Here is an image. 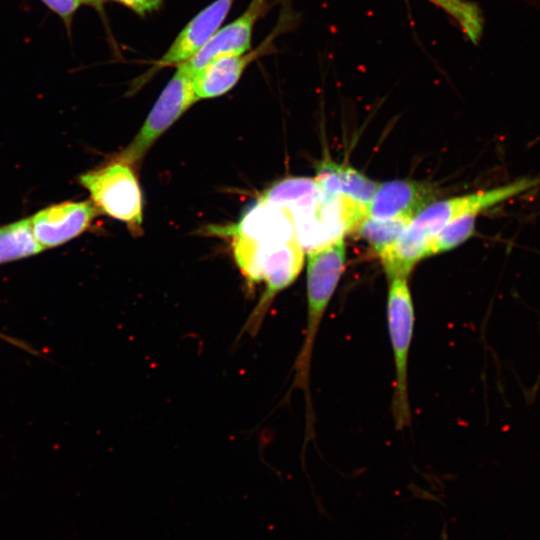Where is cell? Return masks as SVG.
<instances>
[{"mask_svg": "<svg viewBox=\"0 0 540 540\" xmlns=\"http://www.w3.org/2000/svg\"><path fill=\"white\" fill-rule=\"evenodd\" d=\"M540 179L522 178L486 191L434 201L422 209L406 226L394 246L380 259L388 279L408 277L414 266L426 257L431 239L448 223L480 212L524 193Z\"/></svg>", "mask_w": 540, "mask_h": 540, "instance_id": "obj_1", "label": "cell"}, {"mask_svg": "<svg viewBox=\"0 0 540 540\" xmlns=\"http://www.w3.org/2000/svg\"><path fill=\"white\" fill-rule=\"evenodd\" d=\"M234 259L250 285L264 284L259 298L240 335H257L274 298L289 287L304 264V249L297 238L251 240L232 235Z\"/></svg>", "mask_w": 540, "mask_h": 540, "instance_id": "obj_2", "label": "cell"}, {"mask_svg": "<svg viewBox=\"0 0 540 540\" xmlns=\"http://www.w3.org/2000/svg\"><path fill=\"white\" fill-rule=\"evenodd\" d=\"M307 253V318L304 339L295 361L293 388L304 391L308 419L312 414L309 376L314 343L323 316L344 272V238Z\"/></svg>", "mask_w": 540, "mask_h": 540, "instance_id": "obj_3", "label": "cell"}, {"mask_svg": "<svg viewBox=\"0 0 540 540\" xmlns=\"http://www.w3.org/2000/svg\"><path fill=\"white\" fill-rule=\"evenodd\" d=\"M386 315L395 369L392 414L396 428L402 430L411 422L408 365L415 323L407 277L396 276L389 279Z\"/></svg>", "mask_w": 540, "mask_h": 540, "instance_id": "obj_4", "label": "cell"}, {"mask_svg": "<svg viewBox=\"0 0 540 540\" xmlns=\"http://www.w3.org/2000/svg\"><path fill=\"white\" fill-rule=\"evenodd\" d=\"M90 200L104 213L138 232L143 221L142 195L138 180L125 162L116 158L79 176Z\"/></svg>", "mask_w": 540, "mask_h": 540, "instance_id": "obj_5", "label": "cell"}, {"mask_svg": "<svg viewBox=\"0 0 540 540\" xmlns=\"http://www.w3.org/2000/svg\"><path fill=\"white\" fill-rule=\"evenodd\" d=\"M176 66V72L159 95L141 129L116 159L130 166L136 165L155 141L198 101L193 88V73L184 63Z\"/></svg>", "mask_w": 540, "mask_h": 540, "instance_id": "obj_6", "label": "cell"}, {"mask_svg": "<svg viewBox=\"0 0 540 540\" xmlns=\"http://www.w3.org/2000/svg\"><path fill=\"white\" fill-rule=\"evenodd\" d=\"M101 212L91 200L48 206L31 218L36 240L43 249L58 247L80 236Z\"/></svg>", "mask_w": 540, "mask_h": 540, "instance_id": "obj_7", "label": "cell"}, {"mask_svg": "<svg viewBox=\"0 0 540 540\" xmlns=\"http://www.w3.org/2000/svg\"><path fill=\"white\" fill-rule=\"evenodd\" d=\"M438 192L425 182L391 180L381 184L367 206V215L377 219L412 220L422 209L434 202Z\"/></svg>", "mask_w": 540, "mask_h": 540, "instance_id": "obj_8", "label": "cell"}, {"mask_svg": "<svg viewBox=\"0 0 540 540\" xmlns=\"http://www.w3.org/2000/svg\"><path fill=\"white\" fill-rule=\"evenodd\" d=\"M268 7V0H252L238 18L220 28L199 52L183 63L194 74L215 58L250 51L254 26Z\"/></svg>", "mask_w": 540, "mask_h": 540, "instance_id": "obj_9", "label": "cell"}, {"mask_svg": "<svg viewBox=\"0 0 540 540\" xmlns=\"http://www.w3.org/2000/svg\"><path fill=\"white\" fill-rule=\"evenodd\" d=\"M235 0H215L196 14L155 62L157 68L181 64L192 58L220 29Z\"/></svg>", "mask_w": 540, "mask_h": 540, "instance_id": "obj_10", "label": "cell"}, {"mask_svg": "<svg viewBox=\"0 0 540 540\" xmlns=\"http://www.w3.org/2000/svg\"><path fill=\"white\" fill-rule=\"evenodd\" d=\"M266 39L257 49L213 59L193 74V88L198 100L219 97L231 90L247 66L270 46Z\"/></svg>", "mask_w": 540, "mask_h": 540, "instance_id": "obj_11", "label": "cell"}, {"mask_svg": "<svg viewBox=\"0 0 540 540\" xmlns=\"http://www.w3.org/2000/svg\"><path fill=\"white\" fill-rule=\"evenodd\" d=\"M314 179L323 197L344 196L365 207L366 211L379 184L355 168L328 158L319 162Z\"/></svg>", "mask_w": 540, "mask_h": 540, "instance_id": "obj_12", "label": "cell"}, {"mask_svg": "<svg viewBox=\"0 0 540 540\" xmlns=\"http://www.w3.org/2000/svg\"><path fill=\"white\" fill-rule=\"evenodd\" d=\"M259 199L284 208L294 218L313 211L321 192L314 178L289 177L272 185Z\"/></svg>", "mask_w": 540, "mask_h": 540, "instance_id": "obj_13", "label": "cell"}, {"mask_svg": "<svg viewBox=\"0 0 540 540\" xmlns=\"http://www.w3.org/2000/svg\"><path fill=\"white\" fill-rule=\"evenodd\" d=\"M43 250L35 238L31 218L0 226V264L31 257Z\"/></svg>", "mask_w": 540, "mask_h": 540, "instance_id": "obj_14", "label": "cell"}, {"mask_svg": "<svg viewBox=\"0 0 540 540\" xmlns=\"http://www.w3.org/2000/svg\"><path fill=\"white\" fill-rule=\"evenodd\" d=\"M409 219H377L365 216L353 232L366 240L379 258L396 243Z\"/></svg>", "mask_w": 540, "mask_h": 540, "instance_id": "obj_15", "label": "cell"}, {"mask_svg": "<svg viewBox=\"0 0 540 540\" xmlns=\"http://www.w3.org/2000/svg\"><path fill=\"white\" fill-rule=\"evenodd\" d=\"M457 23L464 35L474 44L481 39L483 16L480 8L469 0H428Z\"/></svg>", "mask_w": 540, "mask_h": 540, "instance_id": "obj_16", "label": "cell"}, {"mask_svg": "<svg viewBox=\"0 0 540 540\" xmlns=\"http://www.w3.org/2000/svg\"><path fill=\"white\" fill-rule=\"evenodd\" d=\"M476 215L456 218L443 227L429 242L426 257L456 248L472 236Z\"/></svg>", "mask_w": 540, "mask_h": 540, "instance_id": "obj_17", "label": "cell"}, {"mask_svg": "<svg viewBox=\"0 0 540 540\" xmlns=\"http://www.w3.org/2000/svg\"><path fill=\"white\" fill-rule=\"evenodd\" d=\"M46 7H48L55 14L60 16L64 20H69L75 13L81 2L78 0H40Z\"/></svg>", "mask_w": 540, "mask_h": 540, "instance_id": "obj_18", "label": "cell"}, {"mask_svg": "<svg viewBox=\"0 0 540 540\" xmlns=\"http://www.w3.org/2000/svg\"><path fill=\"white\" fill-rule=\"evenodd\" d=\"M133 10L140 16L157 10L163 0H114Z\"/></svg>", "mask_w": 540, "mask_h": 540, "instance_id": "obj_19", "label": "cell"}, {"mask_svg": "<svg viewBox=\"0 0 540 540\" xmlns=\"http://www.w3.org/2000/svg\"><path fill=\"white\" fill-rule=\"evenodd\" d=\"M0 337H1L2 339L6 340V341H9V342H11V343H13V344L19 346V347L27 348V349H28V347H27L26 345H23V343H20V342H18L17 340H14V339L9 338V337H5V336L2 335L1 333H0Z\"/></svg>", "mask_w": 540, "mask_h": 540, "instance_id": "obj_20", "label": "cell"}]
</instances>
